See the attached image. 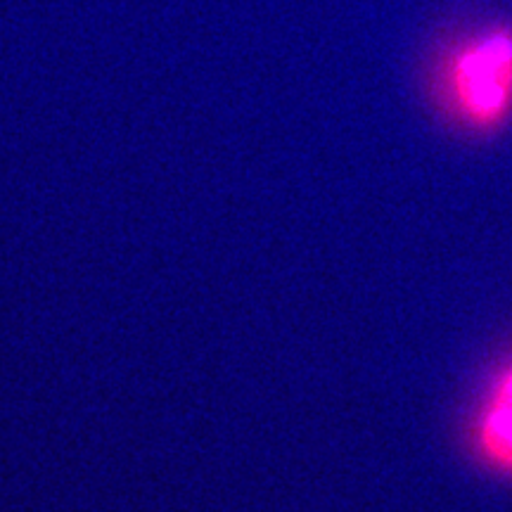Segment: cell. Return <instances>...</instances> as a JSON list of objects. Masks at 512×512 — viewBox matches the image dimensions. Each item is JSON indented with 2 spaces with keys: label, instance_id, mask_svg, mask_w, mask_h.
<instances>
[{
  "label": "cell",
  "instance_id": "cell-1",
  "mask_svg": "<svg viewBox=\"0 0 512 512\" xmlns=\"http://www.w3.org/2000/svg\"><path fill=\"white\" fill-rule=\"evenodd\" d=\"M444 110L472 131H496L512 114V27L489 24L460 41L439 72Z\"/></svg>",
  "mask_w": 512,
  "mask_h": 512
},
{
  "label": "cell",
  "instance_id": "cell-2",
  "mask_svg": "<svg viewBox=\"0 0 512 512\" xmlns=\"http://www.w3.org/2000/svg\"><path fill=\"white\" fill-rule=\"evenodd\" d=\"M477 444L491 465L512 472V366L486 396L477 422Z\"/></svg>",
  "mask_w": 512,
  "mask_h": 512
}]
</instances>
